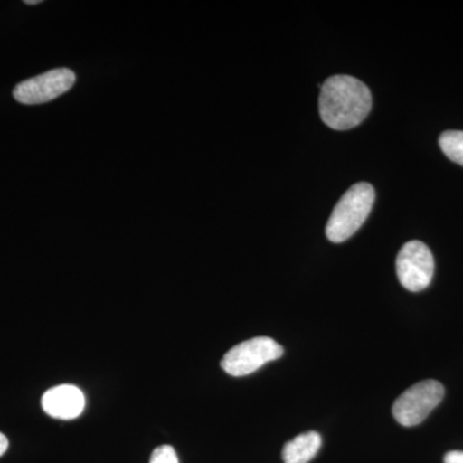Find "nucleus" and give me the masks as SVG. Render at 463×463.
Returning a JSON list of instances; mask_svg holds the SVG:
<instances>
[{
  "mask_svg": "<svg viewBox=\"0 0 463 463\" xmlns=\"http://www.w3.org/2000/svg\"><path fill=\"white\" fill-rule=\"evenodd\" d=\"M76 76L66 67L51 70L16 85L14 97L23 105H42L58 99L74 87Z\"/></svg>",
  "mask_w": 463,
  "mask_h": 463,
  "instance_id": "obj_6",
  "label": "nucleus"
},
{
  "mask_svg": "<svg viewBox=\"0 0 463 463\" xmlns=\"http://www.w3.org/2000/svg\"><path fill=\"white\" fill-rule=\"evenodd\" d=\"M42 407L53 419L74 420L83 413L84 394L78 386L67 383L54 386L43 395Z\"/></svg>",
  "mask_w": 463,
  "mask_h": 463,
  "instance_id": "obj_7",
  "label": "nucleus"
},
{
  "mask_svg": "<svg viewBox=\"0 0 463 463\" xmlns=\"http://www.w3.org/2000/svg\"><path fill=\"white\" fill-rule=\"evenodd\" d=\"M283 347L270 337H254L232 347L222 359V368L231 376L254 373L268 362L281 358Z\"/></svg>",
  "mask_w": 463,
  "mask_h": 463,
  "instance_id": "obj_4",
  "label": "nucleus"
},
{
  "mask_svg": "<svg viewBox=\"0 0 463 463\" xmlns=\"http://www.w3.org/2000/svg\"><path fill=\"white\" fill-rule=\"evenodd\" d=\"M444 463H463V450H452L444 456Z\"/></svg>",
  "mask_w": 463,
  "mask_h": 463,
  "instance_id": "obj_11",
  "label": "nucleus"
},
{
  "mask_svg": "<svg viewBox=\"0 0 463 463\" xmlns=\"http://www.w3.org/2000/svg\"><path fill=\"white\" fill-rule=\"evenodd\" d=\"M8 446L9 441L7 437H5V434H2V432H0V457H2L3 455H5V452H7Z\"/></svg>",
  "mask_w": 463,
  "mask_h": 463,
  "instance_id": "obj_12",
  "label": "nucleus"
},
{
  "mask_svg": "<svg viewBox=\"0 0 463 463\" xmlns=\"http://www.w3.org/2000/svg\"><path fill=\"white\" fill-rule=\"evenodd\" d=\"M41 0H26L25 5H41Z\"/></svg>",
  "mask_w": 463,
  "mask_h": 463,
  "instance_id": "obj_13",
  "label": "nucleus"
},
{
  "mask_svg": "<svg viewBox=\"0 0 463 463\" xmlns=\"http://www.w3.org/2000/svg\"><path fill=\"white\" fill-rule=\"evenodd\" d=\"M444 386L435 380L421 381L405 390L392 405L395 420L405 428L420 425L440 404Z\"/></svg>",
  "mask_w": 463,
  "mask_h": 463,
  "instance_id": "obj_3",
  "label": "nucleus"
},
{
  "mask_svg": "<svg viewBox=\"0 0 463 463\" xmlns=\"http://www.w3.org/2000/svg\"><path fill=\"white\" fill-rule=\"evenodd\" d=\"M434 257L421 241H410L399 251L397 274L399 282L411 292L428 288L434 277Z\"/></svg>",
  "mask_w": 463,
  "mask_h": 463,
  "instance_id": "obj_5",
  "label": "nucleus"
},
{
  "mask_svg": "<svg viewBox=\"0 0 463 463\" xmlns=\"http://www.w3.org/2000/svg\"><path fill=\"white\" fill-rule=\"evenodd\" d=\"M149 463H179V459L173 447L161 446L152 452Z\"/></svg>",
  "mask_w": 463,
  "mask_h": 463,
  "instance_id": "obj_10",
  "label": "nucleus"
},
{
  "mask_svg": "<svg viewBox=\"0 0 463 463\" xmlns=\"http://www.w3.org/2000/svg\"><path fill=\"white\" fill-rule=\"evenodd\" d=\"M376 194L370 183H356L341 197L328 219L326 234L334 243H341L354 236L373 210Z\"/></svg>",
  "mask_w": 463,
  "mask_h": 463,
  "instance_id": "obj_2",
  "label": "nucleus"
},
{
  "mask_svg": "<svg viewBox=\"0 0 463 463\" xmlns=\"http://www.w3.org/2000/svg\"><path fill=\"white\" fill-rule=\"evenodd\" d=\"M441 151L453 163L463 166V132L461 130H448L439 139Z\"/></svg>",
  "mask_w": 463,
  "mask_h": 463,
  "instance_id": "obj_9",
  "label": "nucleus"
},
{
  "mask_svg": "<svg viewBox=\"0 0 463 463\" xmlns=\"http://www.w3.org/2000/svg\"><path fill=\"white\" fill-rule=\"evenodd\" d=\"M322 446L318 432L309 431L292 439L283 447L282 458L285 463H307L312 461Z\"/></svg>",
  "mask_w": 463,
  "mask_h": 463,
  "instance_id": "obj_8",
  "label": "nucleus"
},
{
  "mask_svg": "<svg viewBox=\"0 0 463 463\" xmlns=\"http://www.w3.org/2000/svg\"><path fill=\"white\" fill-rule=\"evenodd\" d=\"M373 109V96L354 76L335 75L323 83L319 115L334 130H349L364 123Z\"/></svg>",
  "mask_w": 463,
  "mask_h": 463,
  "instance_id": "obj_1",
  "label": "nucleus"
}]
</instances>
